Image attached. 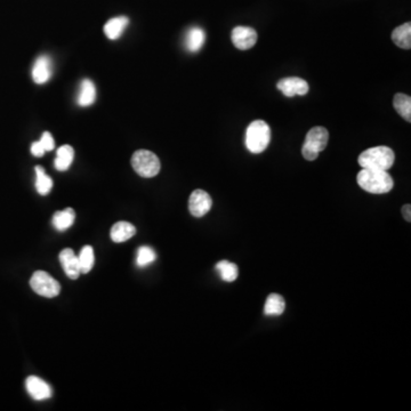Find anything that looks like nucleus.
I'll list each match as a JSON object with an SVG mask.
<instances>
[{
  "label": "nucleus",
  "mask_w": 411,
  "mask_h": 411,
  "mask_svg": "<svg viewBox=\"0 0 411 411\" xmlns=\"http://www.w3.org/2000/svg\"><path fill=\"white\" fill-rule=\"evenodd\" d=\"M76 220V213L72 208H67L64 211H56L53 216V225L58 231H65L72 227Z\"/></svg>",
  "instance_id": "18"
},
{
  "label": "nucleus",
  "mask_w": 411,
  "mask_h": 411,
  "mask_svg": "<svg viewBox=\"0 0 411 411\" xmlns=\"http://www.w3.org/2000/svg\"><path fill=\"white\" fill-rule=\"evenodd\" d=\"M74 151L70 145H62L58 147V153H56V159H55V168L64 172L69 169L71 163H74Z\"/></svg>",
  "instance_id": "19"
},
{
  "label": "nucleus",
  "mask_w": 411,
  "mask_h": 411,
  "mask_svg": "<svg viewBox=\"0 0 411 411\" xmlns=\"http://www.w3.org/2000/svg\"><path fill=\"white\" fill-rule=\"evenodd\" d=\"M393 106H394L396 112H398V115H401L402 118L408 122H411L410 96L402 94V92H398L394 96V99H393Z\"/></svg>",
  "instance_id": "21"
},
{
  "label": "nucleus",
  "mask_w": 411,
  "mask_h": 411,
  "mask_svg": "<svg viewBox=\"0 0 411 411\" xmlns=\"http://www.w3.org/2000/svg\"><path fill=\"white\" fill-rule=\"evenodd\" d=\"M286 309V302L284 297L277 293L268 295V300L265 302V316H281Z\"/></svg>",
  "instance_id": "20"
},
{
  "label": "nucleus",
  "mask_w": 411,
  "mask_h": 411,
  "mask_svg": "<svg viewBox=\"0 0 411 411\" xmlns=\"http://www.w3.org/2000/svg\"><path fill=\"white\" fill-rule=\"evenodd\" d=\"M96 99L95 85L92 80L85 79L80 83L79 94H78V104L80 106H90Z\"/></svg>",
  "instance_id": "16"
},
{
  "label": "nucleus",
  "mask_w": 411,
  "mask_h": 411,
  "mask_svg": "<svg viewBox=\"0 0 411 411\" xmlns=\"http://www.w3.org/2000/svg\"><path fill=\"white\" fill-rule=\"evenodd\" d=\"M78 259H79L80 273H90V270L94 266V259H95V257H94V250H92V247L90 245H85L81 249L80 255L78 256Z\"/></svg>",
  "instance_id": "24"
},
{
  "label": "nucleus",
  "mask_w": 411,
  "mask_h": 411,
  "mask_svg": "<svg viewBox=\"0 0 411 411\" xmlns=\"http://www.w3.org/2000/svg\"><path fill=\"white\" fill-rule=\"evenodd\" d=\"M245 147L249 152H264L271 142V128L264 120H255L245 131Z\"/></svg>",
  "instance_id": "3"
},
{
  "label": "nucleus",
  "mask_w": 411,
  "mask_h": 411,
  "mask_svg": "<svg viewBox=\"0 0 411 411\" xmlns=\"http://www.w3.org/2000/svg\"><path fill=\"white\" fill-rule=\"evenodd\" d=\"M277 88L282 92L287 97L293 96H304L309 92V83L298 76H288L281 79L277 83Z\"/></svg>",
  "instance_id": "9"
},
{
  "label": "nucleus",
  "mask_w": 411,
  "mask_h": 411,
  "mask_svg": "<svg viewBox=\"0 0 411 411\" xmlns=\"http://www.w3.org/2000/svg\"><path fill=\"white\" fill-rule=\"evenodd\" d=\"M46 151L44 150V147H42V144L40 142H35V143H32L31 145V153L35 156H42L45 154Z\"/></svg>",
  "instance_id": "27"
},
{
  "label": "nucleus",
  "mask_w": 411,
  "mask_h": 411,
  "mask_svg": "<svg viewBox=\"0 0 411 411\" xmlns=\"http://www.w3.org/2000/svg\"><path fill=\"white\" fill-rule=\"evenodd\" d=\"M216 271L220 273L222 280L227 281V282H233L236 280V277L239 275V268L234 263H231L229 261H220L216 264Z\"/></svg>",
  "instance_id": "22"
},
{
  "label": "nucleus",
  "mask_w": 411,
  "mask_h": 411,
  "mask_svg": "<svg viewBox=\"0 0 411 411\" xmlns=\"http://www.w3.org/2000/svg\"><path fill=\"white\" fill-rule=\"evenodd\" d=\"M329 133L325 127H313L309 129L302 147L304 158L309 161L318 159L319 153L327 147Z\"/></svg>",
  "instance_id": "4"
},
{
  "label": "nucleus",
  "mask_w": 411,
  "mask_h": 411,
  "mask_svg": "<svg viewBox=\"0 0 411 411\" xmlns=\"http://www.w3.org/2000/svg\"><path fill=\"white\" fill-rule=\"evenodd\" d=\"M357 184L364 191L373 195L389 193L394 186L393 179L387 170L362 168L357 174Z\"/></svg>",
  "instance_id": "1"
},
{
  "label": "nucleus",
  "mask_w": 411,
  "mask_h": 411,
  "mask_svg": "<svg viewBox=\"0 0 411 411\" xmlns=\"http://www.w3.org/2000/svg\"><path fill=\"white\" fill-rule=\"evenodd\" d=\"M40 144H42V147H44V150L47 152V151H51L55 147V142L54 138L51 136V133H48V131H45L44 134H42V138L39 140Z\"/></svg>",
  "instance_id": "26"
},
{
  "label": "nucleus",
  "mask_w": 411,
  "mask_h": 411,
  "mask_svg": "<svg viewBox=\"0 0 411 411\" xmlns=\"http://www.w3.org/2000/svg\"><path fill=\"white\" fill-rule=\"evenodd\" d=\"M35 174H37V179H35L37 191L42 195H48L53 188V179L46 175L45 170L42 166L35 167Z\"/></svg>",
  "instance_id": "23"
},
{
  "label": "nucleus",
  "mask_w": 411,
  "mask_h": 411,
  "mask_svg": "<svg viewBox=\"0 0 411 411\" xmlns=\"http://www.w3.org/2000/svg\"><path fill=\"white\" fill-rule=\"evenodd\" d=\"M51 62L48 56H40L37 58L33 69H32V78L35 83H47L51 79Z\"/></svg>",
  "instance_id": "12"
},
{
  "label": "nucleus",
  "mask_w": 411,
  "mask_h": 411,
  "mask_svg": "<svg viewBox=\"0 0 411 411\" xmlns=\"http://www.w3.org/2000/svg\"><path fill=\"white\" fill-rule=\"evenodd\" d=\"M26 391L35 400L42 401L46 398H51V389L47 382H44L42 378L35 376H30L26 378Z\"/></svg>",
  "instance_id": "10"
},
{
  "label": "nucleus",
  "mask_w": 411,
  "mask_h": 411,
  "mask_svg": "<svg viewBox=\"0 0 411 411\" xmlns=\"http://www.w3.org/2000/svg\"><path fill=\"white\" fill-rule=\"evenodd\" d=\"M156 255L154 250L150 247H147V245H143V247H140L138 249V252H137V265L140 266V268H144V266H147V265H150L151 263L156 261Z\"/></svg>",
  "instance_id": "25"
},
{
  "label": "nucleus",
  "mask_w": 411,
  "mask_h": 411,
  "mask_svg": "<svg viewBox=\"0 0 411 411\" xmlns=\"http://www.w3.org/2000/svg\"><path fill=\"white\" fill-rule=\"evenodd\" d=\"M392 40L398 47L402 48V49H410L411 23H405L393 30Z\"/></svg>",
  "instance_id": "17"
},
{
  "label": "nucleus",
  "mask_w": 411,
  "mask_h": 411,
  "mask_svg": "<svg viewBox=\"0 0 411 411\" xmlns=\"http://www.w3.org/2000/svg\"><path fill=\"white\" fill-rule=\"evenodd\" d=\"M211 206H213V200L211 195L204 190H195L190 195L188 211L192 216L204 217L208 211H211Z\"/></svg>",
  "instance_id": "8"
},
{
  "label": "nucleus",
  "mask_w": 411,
  "mask_h": 411,
  "mask_svg": "<svg viewBox=\"0 0 411 411\" xmlns=\"http://www.w3.org/2000/svg\"><path fill=\"white\" fill-rule=\"evenodd\" d=\"M257 32L249 26H236L231 33L233 45L240 51H247L254 47L257 42Z\"/></svg>",
  "instance_id": "7"
},
{
  "label": "nucleus",
  "mask_w": 411,
  "mask_h": 411,
  "mask_svg": "<svg viewBox=\"0 0 411 411\" xmlns=\"http://www.w3.org/2000/svg\"><path fill=\"white\" fill-rule=\"evenodd\" d=\"M30 286L40 296L53 298L61 291V286L54 277L45 271H37L30 279Z\"/></svg>",
  "instance_id": "6"
},
{
  "label": "nucleus",
  "mask_w": 411,
  "mask_h": 411,
  "mask_svg": "<svg viewBox=\"0 0 411 411\" xmlns=\"http://www.w3.org/2000/svg\"><path fill=\"white\" fill-rule=\"evenodd\" d=\"M204 42H206V33L201 28L195 26V28H191L186 32L185 47L188 51L197 53V51H200L202 46L204 45Z\"/></svg>",
  "instance_id": "14"
},
{
  "label": "nucleus",
  "mask_w": 411,
  "mask_h": 411,
  "mask_svg": "<svg viewBox=\"0 0 411 411\" xmlns=\"http://www.w3.org/2000/svg\"><path fill=\"white\" fill-rule=\"evenodd\" d=\"M131 166L138 175L145 179L158 175L161 168L159 158L149 150L136 151L131 156Z\"/></svg>",
  "instance_id": "5"
},
{
  "label": "nucleus",
  "mask_w": 411,
  "mask_h": 411,
  "mask_svg": "<svg viewBox=\"0 0 411 411\" xmlns=\"http://www.w3.org/2000/svg\"><path fill=\"white\" fill-rule=\"evenodd\" d=\"M128 23L129 19L126 16H119V17L108 19V23L104 26V33L108 39L115 40L124 33Z\"/></svg>",
  "instance_id": "15"
},
{
  "label": "nucleus",
  "mask_w": 411,
  "mask_h": 411,
  "mask_svg": "<svg viewBox=\"0 0 411 411\" xmlns=\"http://www.w3.org/2000/svg\"><path fill=\"white\" fill-rule=\"evenodd\" d=\"M60 261L67 277L72 280L78 279L80 274L79 259L72 249H63L60 254Z\"/></svg>",
  "instance_id": "11"
},
{
  "label": "nucleus",
  "mask_w": 411,
  "mask_h": 411,
  "mask_svg": "<svg viewBox=\"0 0 411 411\" xmlns=\"http://www.w3.org/2000/svg\"><path fill=\"white\" fill-rule=\"evenodd\" d=\"M396 160V154L389 147H370L359 156V165L362 168L389 170Z\"/></svg>",
  "instance_id": "2"
},
{
  "label": "nucleus",
  "mask_w": 411,
  "mask_h": 411,
  "mask_svg": "<svg viewBox=\"0 0 411 411\" xmlns=\"http://www.w3.org/2000/svg\"><path fill=\"white\" fill-rule=\"evenodd\" d=\"M136 229L134 225L128 222H117V223L112 227L111 239L113 243H120L127 241L135 236Z\"/></svg>",
  "instance_id": "13"
},
{
  "label": "nucleus",
  "mask_w": 411,
  "mask_h": 411,
  "mask_svg": "<svg viewBox=\"0 0 411 411\" xmlns=\"http://www.w3.org/2000/svg\"><path fill=\"white\" fill-rule=\"evenodd\" d=\"M402 215L405 217V220L407 222H410L411 220V206L410 204H405L403 208H402Z\"/></svg>",
  "instance_id": "28"
}]
</instances>
